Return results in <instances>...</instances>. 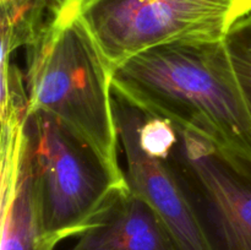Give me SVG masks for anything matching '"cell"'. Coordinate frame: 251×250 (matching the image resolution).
<instances>
[{"label": "cell", "mask_w": 251, "mask_h": 250, "mask_svg": "<svg viewBox=\"0 0 251 250\" xmlns=\"http://www.w3.org/2000/svg\"><path fill=\"white\" fill-rule=\"evenodd\" d=\"M113 93L251 167V115L226 41L154 47L113 69Z\"/></svg>", "instance_id": "obj_1"}, {"label": "cell", "mask_w": 251, "mask_h": 250, "mask_svg": "<svg viewBox=\"0 0 251 250\" xmlns=\"http://www.w3.org/2000/svg\"><path fill=\"white\" fill-rule=\"evenodd\" d=\"M112 74V64L78 10H64L26 48L29 113L53 115L123 171Z\"/></svg>", "instance_id": "obj_2"}, {"label": "cell", "mask_w": 251, "mask_h": 250, "mask_svg": "<svg viewBox=\"0 0 251 250\" xmlns=\"http://www.w3.org/2000/svg\"><path fill=\"white\" fill-rule=\"evenodd\" d=\"M26 132L41 245L54 250L90 227L126 176L53 115L29 113Z\"/></svg>", "instance_id": "obj_3"}, {"label": "cell", "mask_w": 251, "mask_h": 250, "mask_svg": "<svg viewBox=\"0 0 251 250\" xmlns=\"http://www.w3.org/2000/svg\"><path fill=\"white\" fill-rule=\"evenodd\" d=\"M156 151L166 158L208 249L251 250V167L173 123Z\"/></svg>", "instance_id": "obj_4"}, {"label": "cell", "mask_w": 251, "mask_h": 250, "mask_svg": "<svg viewBox=\"0 0 251 250\" xmlns=\"http://www.w3.org/2000/svg\"><path fill=\"white\" fill-rule=\"evenodd\" d=\"M80 15L114 69L154 47L225 41L251 0H86Z\"/></svg>", "instance_id": "obj_5"}, {"label": "cell", "mask_w": 251, "mask_h": 250, "mask_svg": "<svg viewBox=\"0 0 251 250\" xmlns=\"http://www.w3.org/2000/svg\"><path fill=\"white\" fill-rule=\"evenodd\" d=\"M113 98L118 137L127 166L125 176L129 188L161 215L179 249L210 250L164 156L141 141L142 112L114 93Z\"/></svg>", "instance_id": "obj_6"}, {"label": "cell", "mask_w": 251, "mask_h": 250, "mask_svg": "<svg viewBox=\"0 0 251 250\" xmlns=\"http://www.w3.org/2000/svg\"><path fill=\"white\" fill-rule=\"evenodd\" d=\"M27 118L1 125V250H43L34 207Z\"/></svg>", "instance_id": "obj_7"}, {"label": "cell", "mask_w": 251, "mask_h": 250, "mask_svg": "<svg viewBox=\"0 0 251 250\" xmlns=\"http://www.w3.org/2000/svg\"><path fill=\"white\" fill-rule=\"evenodd\" d=\"M71 250H180L158 212L129 185L115 191Z\"/></svg>", "instance_id": "obj_8"}, {"label": "cell", "mask_w": 251, "mask_h": 250, "mask_svg": "<svg viewBox=\"0 0 251 250\" xmlns=\"http://www.w3.org/2000/svg\"><path fill=\"white\" fill-rule=\"evenodd\" d=\"M1 6V65L12 60L19 48L31 46L44 29L63 14L60 0H0Z\"/></svg>", "instance_id": "obj_9"}, {"label": "cell", "mask_w": 251, "mask_h": 250, "mask_svg": "<svg viewBox=\"0 0 251 250\" xmlns=\"http://www.w3.org/2000/svg\"><path fill=\"white\" fill-rule=\"evenodd\" d=\"M85 1L86 0H69V9L78 10V11H80L81 5H82Z\"/></svg>", "instance_id": "obj_10"}, {"label": "cell", "mask_w": 251, "mask_h": 250, "mask_svg": "<svg viewBox=\"0 0 251 250\" xmlns=\"http://www.w3.org/2000/svg\"><path fill=\"white\" fill-rule=\"evenodd\" d=\"M245 100H247L248 108H249V112H250V115H251V98H245Z\"/></svg>", "instance_id": "obj_11"}, {"label": "cell", "mask_w": 251, "mask_h": 250, "mask_svg": "<svg viewBox=\"0 0 251 250\" xmlns=\"http://www.w3.org/2000/svg\"><path fill=\"white\" fill-rule=\"evenodd\" d=\"M60 1H63L64 4H65V6L69 9V0H60Z\"/></svg>", "instance_id": "obj_12"}]
</instances>
